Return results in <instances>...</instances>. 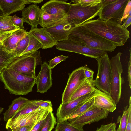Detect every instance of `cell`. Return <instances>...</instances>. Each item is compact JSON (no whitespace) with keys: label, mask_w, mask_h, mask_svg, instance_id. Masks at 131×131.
Segmentation results:
<instances>
[{"label":"cell","mask_w":131,"mask_h":131,"mask_svg":"<svg viewBox=\"0 0 131 131\" xmlns=\"http://www.w3.org/2000/svg\"><path fill=\"white\" fill-rule=\"evenodd\" d=\"M83 67V71L85 79H93L94 71L86 66Z\"/></svg>","instance_id":"b9f144b4"},{"label":"cell","mask_w":131,"mask_h":131,"mask_svg":"<svg viewBox=\"0 0 131 131\" xmlns=\"http://www.w3.org/2000/svg\"><path fill=\"white\" fill-rule=\"evenodd\" d=\"M39 107L34 105L32 102V100H28L19 108L12 117L7 122L11 121L19 116L29 113Z\"/></svg>","instance_id":"484cf974"},{"label":"cell","mask_w":131,"mask_h":131,"mask_svg":"<svg viewBox=\"0 0 131 131\" xmlns=\"http://www.w3.org/2000/svg\"><path fill=\"white\" fill-rule=\"evenodd\" d=\"M56 126L54 131H84L83 128H79L71 125L66 120L56 122Z\"/></svg>","instance_id":"83f0119b"},{"label":"cell","mask_w":131,"mask_h":131,"mask_svg":"<svg viewBox=\"0 0 131 131\" xmlns=\"http://www.w3.org/2000/svg\"><path fill=\"white\" fill-rule=\"evenodd\" d=\"M11 21L13 24L20 29L24 28L23 22L22 18L18 17L16 15L12 16Z\"/></svg>","instance_id":"8d00e7d4"},{"label":"cell","mask_w":131,"mask_h":131,"mask_svg":"<svg viewBox=\"0 0 131 131\" xmlns=\"http://www.w3.org/2000/svg\"><path fill=\"white\" fill-rule=\"evenodd\" d=\"M131 96L129 101V106H126L124 107L122 115L120 118L119 121L120 124L116 131H125L127 125L128 114L130 108L131 107Z\"/></svg>","instance_id":"4dcf8cb0"},{"label":"cell","mask_w":131,"mask_h":131,"mask_svg":"<svg viewBox=\"0 0 131 131\" xmlns=\"http://www.w3.org/2000/svg\"><path fill=\"white\" fill-rule=\"evenodd\" d=\"M7 129V131H12L11 128L9 127H8Z\"/></svg>","instance_id":"f907efd6"},{"label":"cell","mask_w":131,"mask_h":131,"mask_svg":"<svg viewBox=\"0 0 131 131\" xmlns=\"http://www.w3.org/2000/svg\"><path fill=\"white\" fill-rule=\"evenodd\" d=\"M128 16H131V1L130 0H129L125 8L122 21L126 19Z\"/></svg>","instance_id":"60d3db41"},{"label":"cell","mask_w":131,"mask_h":131,"mask_svg":"<svg viewBox=\"0 0 131 131\" xmlns=\"http://www.w3.org/2000/svg\"><path fill=\"white\" fill-rule=\"evenodd\" d=\"M3 13H2V12L1 11L0 9V16L3 15Z\"/></svg>","instance_id":"816d5d0a"},{"label":"cell","mask_w":131,"mask_h":131,"mask_svg":"<svg viewBox=\"0 0 131 131\" xmlns=\"http://www.w3.org/2000/svg\"><path fill=\"white\" fill-rule=\"evenodd\" d=\"M32 102L36 106L45 108L50 111H53L52 105L51 102L50 101L34 100H32Z\"/></svg>","instance_id":"836d02e7"},{"label":"cell","mask_w":131,"mask_h":131,"mask_svg":"<svg viewBox=\"0 0 131 131\" xmlns=\"http://www.w3.org/2000/svg\"><path fill=\"white\" fill-rule=\"evenodd\" d=\"M101 7L100 3L95 6L86 7L71 4L66 18L74 26L80 25L98 16Z\"/></svg>","instance_id":"5b68a950"},{"label":"cell","mask_w":131,"mask_h":131,"mask_svg":"<svg viewBox=\"0 0 131 131\" xmlns=\"http://www.w3.org/2000/svg\"><path fill=\"white\" fill-rule=\"evenodd\" d=\"M4 109V108H3L0 107V114H1V112L3 111Z\"/></svg>","instance_id":"681fc988"},{"label":"cell","mask_w":131,"mask_h":131,"mask_svg":"<svg viewBox=\"0 0 131 131\" xmlns=\"http://www.w3.org/2000/svg\"><path fill=\"white\" fill-rule=\"evenodd\" d=\"M93 105L97 108L112 112L116 108L115 104L110 96L95 88Z\"/></svg>","instance_id":"ac0fdd59"},{"label":"cell","mask_w":131,"mask_h":131,"mask_svg":"<svg viewBox=\"0 0 131 131\" xmlns=\"http://www.w3.org/2000/svg\"><path fill=\"white\" fill-rule=\"evenodd\" d=\"M68 40L107 52L114 51L118 46L112 42L92 31L82 25L75 26L72 28Z\"/></svg>","instance_id":"7a4b0ae2"},{"label":"cell","mask_w":131,"mask_h":131,"mask_svg":"<svg viewBox=\"0 0 131 131\" xmlns=\"http://www.w3.org/2000/svg\"><path fill=\"white\" fill-rule=\"evenodd\" d=\"M1 120V119L0 118V121Z\"/></svg>","instance_id":"f5cc1de1"},{"label":"cell","mask_w":131,"mask_h":131,"mask_svg":"<svg viewBox=\"0 0 131 131\" xmlns=\"http://www.w3.org/2000/svg\"><path fill=\"white\" fill-rule=\"evenodd\" d=\"M16 31H12L4 32H0V48L3 46L4 41Z\"/></svg>","instance_id":"7bdbcfd3"},{"label":"cell","mask_w":131,"mask_h":131,"mask_svg":"<svg viewBox=\"0 0 131 131\" xmlns=\"http://www.w3.org/2000/svg\"><path fill=\"white\" fill-rule=\"evenodd\" d=\"M109 112L106 110L97 108L94 105L80 116L70 120L71 125L83 128L84 125L107 118Z\"/></svg>","instance_id":"8fae6325"},{"label":"cell","mask_w":131,"mask_h":131,"mask_svg":"<svg viewBox=\"0 0 131 131\" xmlns=\"http://www.w3.org/2000/svg\"><path fill=\"white\" fill-rule=\"evenodd\" d=\"M29 34L30 38L28 45L26 49L20 56L27 53L36 52L39 49L42 48V45L33 36Z\"/></svg>","instance_id":"f546056e"},{"label":"cell","mask_w":131,"mask_h":131,"mask_svg":"<svg viewBox=\"0 0 131 131\" xmlns=\"http://www.w3.org/2000/svg\"><path fill=\"white\" fill-rule=\"evenodd\" d=\"M83 66L77 68L69 75L67 83L62 95V104L70 101L72 96L85 79Z\"/></svg>","instance_id":"4fadbf2b"},{"label":"cell","mask_w":131,"mask_h":131,"mask_svg":"<svg viewBox=\"0 0 131 131\" xmlns=\"http://www.w3.org/2000/svg\"><path fill=\"white\" fill-rule=\"evenodd\" d=\"M0 80L10 94L16 95H25L32 92L36 83L35 78L27 77L8 68L0 73Z\"/></svg>","instance_id":"3957f363"},{"label":"cell","mask_w":131,"mask_h":131,"mask_svg":"<svg viewBox=\"0 0 131 131\" xmlns=\"http://www.w3.org/2000/svg\"><path fill=\"white\" fill-rule=\"evenodd\" d=\"M131 107L129 109L127 125L125 131H131Z\"/></svg>","instance_id":"f6af8a7d"},{"label":"cell","mask_w":131,"mask_h":131,"mask_svg":"<svg viewBox=\"0 0 131 131\" xmlns=\"http://www.w3.org/2000/svg\"><path fill=\"white\" fill-rule=\"evenodd\" d=\"M50 111L48 110L47 112L41 120L34 126L31 131H39L41 129L45 123L46 118Z\"/></svg>","instance_id":"f35d334b"},{"label":"cell","mask_w":131,"mask_h":131,"mask_svg":"<svg viewBox=\"0 0 131 131\" xmlns=\"http://www.w3.org/2000/svg\"><path fill=\"white\" fill-rule=\"evenodd\" d=\"M52 112H49L43 126L39 131H51L54 128L56 123V119Z\"/></svg>","instance_id":"f1b7e54d"},{"label":"cell","mask_w":131,"mask_h":131,"mask_svg":"<svg viewBox=\"0 0 131 131\" xmlns=\"http://www.w3.org/2000/svg\"><path fill=\"white\" fill-rule=\"evenodd\" d=\"M17 57L16 54L9 52L3 46L0 48V73L8 68L10 64Z\"/></svg>","instance_id":"cb8c5ba5"},{"label":"cell","mask_w":131,"mask_h":131,"mask_svg":"<svg viewBox=\"0 0 131 131\" xmlns=\"http://www.w3.org/2000/svg\"><path fill=\"white\" fill-rule=\"evenodd\" d=\"M12 16L2 15L0 16V27L8 25L13 24L11 21Z\"/></svg>","instance_id":"74e56055"},{"label":"cell","mask_w":131,"mask_h":131,"mask_svg":"<svg viewBox=\"0 0 131 131\" xmlns=\"http://www.w3.org/2000/svg\"><path fill=\"white\" fill-rule=\"evenodd\" d=\"M130 57L128 62V80L130 89H131V49L129 50Z\"/></svg>","instance_id":"ee69618b"},{"label":"cell","mask_w":131,"mask_h":131,"mask_svg":"<svg viewBox=\"0 0 131 131\" xmlns=\"http://www.w3.org/2000/svg\"><path fill=\"white\" fill-rule=\"evenodd\" d=\"M94 97L75 110L69 116L68 120H70L80 116L91 108L93 105Z\"/></svg>","instance_id":"4316f807"},{"label":"cell","mask_w":131,"mask_h":131,"mask_svg":"<svg viewBox=\"0 0 131 131\" xmlns=\"http://www.w3.org/2000/svg\"><path fill=\"white\" fill-rule=\"evenodd\" d=\"M28 100L21 96L16 98L12 101L8 108L3 113L4 119L7 121L14 115L19 108Z\"/></svg>","instance_id":"603a6c76"},{"label":"cell","mask_w":131,"mask_h":131,"mask_svg":"<svg viewBox=\"0 0 131 131\" xmlns=\"http://www.w3.org/2000/svg\"><path fill=\"white\" fill-rule=\"evenodd\" d=\"M95 80L85 79L73 94L70 101L93 92L95 90Z\"/></svg>","instance_id":"7402d4cb"},{"label":"cell","mask_w":131,"mask_h":131,"mask_svg":"<svg viewBox=\"0 0 131 131\" xmlns=\"http://www.w3.org/2000/svg\"><path fill=\"white\" fill-rule=\"evenodd\" d=\"M101 2V0H72L71 2H72L73 4L86 7L96 6L100 3Z\"/></svg>","instance_id":"d6a6232c"},{"label":"cell","mask_w":131,"mask_h":131,"mask_svg":"<svg viewBox=\"0 0 131 131\" xmlns=\"http://www.w3.org/2000/svg\"><path fill=\"white\" fill-rule=\"evenodd\" d=\"M82 25L117 46H123L130 38L128 30L115 23L98 18L89 20Z\"/></svg>","instance_id":"6da1fadb"},{"label":"cell","mask_w":131,"mask_h":131,"mask_svg":"<svg viewBox=\"0 0 131 131\" xmlns=\"http://www.w3.org/2000/svg\"><path fill=\"white\" fill-rule=\"evenodd\" d=\"M95 93V89L91 93L74 100L61 103L57 109L56 113L57 122L68 120L69 116L76 109L93 97Z\"/></svg>","instance_id":"7c38bea8"},{"label":"cell","mask_w":131,"mask_h":131,"mask_svg":"<svg viewBox=\"0 0 131 131\" xmlns=\"http://www.w3.org/2000/svg\"><path fill=\"white\" fill-rule=\"evenodd\" d=\"M42 63L40 51H37L16 57L8 68L27 77L35 78L36 67Z\"/></svg>","instance_id":"277c9868"},{"label":"cell","mask_w":131,"mask_h":131,"mask_svg":"<svg viewBox=\"0 0 131 131\" xmlns=\"http://www.w3.org/2000/svg\"><path fill=\"white\" fill-rule=\"evenodd\" d=\"M123 20V23L122 26L125 28L127 29L128 27L131 25V16H128L126 19Z\"/></svg>","instance_id":"bcb514c9"},{"label":"cell","mask_w":131,"mask_h":131,"mask_svg":"<svg viewBox=\"0 0 131 131\" xmlns=\"http://www.w3.org/2000/svg\"><path fill=\"white\" fill-rule=\"evenodd\" d=\"M28 34V32L24 28L15 31L4 41L3 46L8 51L13 52L18 43Z\"/></svg>","instance_id":"44dd1931"},{"label":"cell","mask_w":131,"mask_h":131,"mask_svg":"<svg viewBox=\"0 0 131 131\" xmlns=\"http://www.w3.org/2000/svg\"><path fill=\"white\" fill-rule=\"evenodd\" d=\"M48 110L40 107L29 113L21 115L11 121L7 122L6 128L7 129L9 127L12 131H16L21 127L26 125L34 127Z\"/></svg>","instance_id":"30bf717a"},{"label":"cell","mask_w":131,"mask_h":131,"mask_svg":"<svg viewBox=\"0 0 131 131\" xmlns=\"http://www.w3.org/2000/svg\"><path fill=\"white\" fill-rule=\"evenodd\" d=\"M98 71L95 81V87L109 95L111 79L110 59L107 53L96 60Z\"/></svg>","instance_id":"52a82bcc"},{"label":"cell","mask_w":131,"mask_h":131,"mask_svg":"<svg viewBox=\"0 0 131 131\" xmlns=\"http://www.w3.org/2000/svg\"><path fill=\"white\" fill-rule=\"evenodd\" d=\"M128 1L115 0L106 5H101V8L98 15V18L121 25L124 10Z\"/></svg>","instance_id":"ba28073f"},{"label":"cell","mask_w":131,"mask_h":131,"mask_svg":"<svg viewBox=\"0 0 131 131\" xmlns=\"http://www.w3.org/2000/svg\"><path fill=\"white\" fill-rule=\"evenodd\" d=\"M41 66L40 71L35 78V84L37 86V91L43 93L46 92L52 86V71L46 62Z\"/></svg>","instance_id":"9a60e30c"},{"label":"cell","mask_w":131,"mask_h":131,"mask_svg":"<svg viewBox=\"0 0 131 131\" xmlns=\"http://www.w3.org/2000/svg\"><path fill=\"white\" fill-rule=\"evenodd\" d=\"M55 46L59 50L75 53L96 60L104 54L107 53L101 50L84 46L68 39L57 42Z\"/></svg>","instance_id":"9c48e42d"},{"label":"cell","mask_w":131,"mask_h":131,"mask_svg":"<svg viewBox=\"0 0 131 131\" xmlns=\"http://www.w3.org/2000/svg\"><path fill=\"white\" fill-rule=\"evenodd\" d=\"M122 53L118 52L110 60L111 79L109 95L117 105L121 97L122 85L123 83L121 75L123 72L121 57Z\"/></svg>","instance_id":"8992f818"},{"label":"cell","mask_w":131,"mask_h":131,"mask_svg":"<svg viewBox=\"0 0 131 131\" xmlns=\"http://www.w3.org/2000/svg\"><path fill=\"white\" fill-rule=\"evenodd\" d=\"M33 127L31 126L26 125L21 127L16 131H31Z\"/></svg>","instance_id":"7dc6e473"},{"label":"cell","mask_w":131,"mask_h":131,"mask_svg":"<svg viewBox=\"0 0 131 131\" xmlns=\"http://www.w3.org/2000/svg\"><path fill=\"white\" fill-rule=\"evenodd\" d=\"M31 4L29 0H0V9L4 15L22 11L26 4Z\"/></svg>","instance_id":"ffe728a7"},{"label":"cell","mask_w":131,"mask_h":131,"mask_svg":"<svg viewBox=\"0 0 131 131\" xmlns=\"http://www.w3.org/2000/svg\"><path fill=\"white\" fill-rule=\"evenodd\" d=\"M116 126L115 123L103 124L98 128L95 131H116Z\"/></svg>","instance_id":"d590c367"},{"label":"cell","mask_w":131,"mask_h":131,"mask_svg":"<svg viewBox=\"0 0 131 131\" xmlns=\"http://www.w3.org/2000/svg\"><path fill=\"white\" fill-rule=\"evenodd\" d=\"M28 33L40 43L42 49L52 48L57 43L45 28H31Z\"/></svg>","instance_id":"d6986e66"},{"label":"cell","mask_w":131,"mask_h":131,"mask_svg":"<svg viewBox=\"0 0 131 131\" xmlns=\"http://www.w3.org/2000/svg\"><path fill=\"white\" fill-rule=\"evenodd\" d=\"M71 4L64 1L51 0L45 3L41 9L51 15H66Z\"/></svg>","instance_id":"e0dca14e"},{"label":"cell","mask_w":131,"mask_h":131,"mask_svg":"<svg viewBox=\"0 0 131 131\" xmlns=\"http://www.w3.org/2000/svg\"><path fill=\"white\" fill-rule=\"evenodd\" d=\"M41 10V18L40 25L42 27L46 28L50 26L65 17L66 15H56L50 14L44 10Z\"/></svg>","instance_id":"d4e9b609"},{"label":"cell","mask_w":131,"mask_h":131,"mask_svg":"<svg viewBox=\"0 0 131 131\" xmlns=\"http://www.w3.org/2000/svg\"><path fill=\"white\" fill-rule=\"evenodd\" d=\"M29 1L31 3L34 4H39L43 1V0H29Z\"/></svg>","instance_id":"c3c4849f"},{"label":"cell","mask_w":131,"mask_h":131,"mask_svg":"<svg viewBox=\"0 0 131 131\" xmlns=\"http://www.w3.org/2000/svg\"><path fill=\"white\" fill-rule=\"evenodd\" d=\"M68 56L61 55L57 56L49 61V66L51 69H53L56 65L61 62L65 61Z\"/></svg>","instance_id":"e575fe53"},{"label":"cell","mask_w":131,"mask_h":131,"mask_svg":"<svg viewBox=\"0 0 131 131\" xmlns=\"http://www.w3.org/2000/svg\"><path fill=\"white\" fill-rule=\"evenodd\" d=\"M66 16L53 25L45 28L57 42L68 40L70 32L74 27L68 23Z\"/></svg>","instance_id":"5bb4252c"},{"label":"cell","mask_w":131,"mask_h":131,"mask_svg":"<svg viewBox=\"0 0 131 131\" xmlns=\"http://www.w3.org/2000/svg\"><path fill=\"white\" fill-rule=\"evenodd\" d=\"M20 29L13 24L8 25L0 27V32L16 31Z\"/></svg>","instance_id":"ab89813d"},{"label":"cell","mask_w":131,"mask_h":131,"mask_svg":"<svg viewBox=\"0 0 131 131\" xmlns=\"http://www.w3.org/2000/svg\"><path fill=\"white\" fill-rule=\"evenodd\" d=\"M22 18L23 23L30 25L32 28H36L41 21V10L36 4H32L22 11Z\"/></svg>","instance_id":"2e32d148"},{"label":"cell","mask_w":131,"mask_h":131,"mask_svg":"<svg viewBox=\"0 0 131 131\" xmlns=\"http://www.w3.org/2000/svg\"><path fill=\"white\" fill-rule=\"evenodd\" d=\"M30 36L28 34L27 36L21 40L17 44L13 52L17 57L20 56L26 49L28 45Z\"/></svg>","instance_id":"1f68e13d"}]
</instances>
